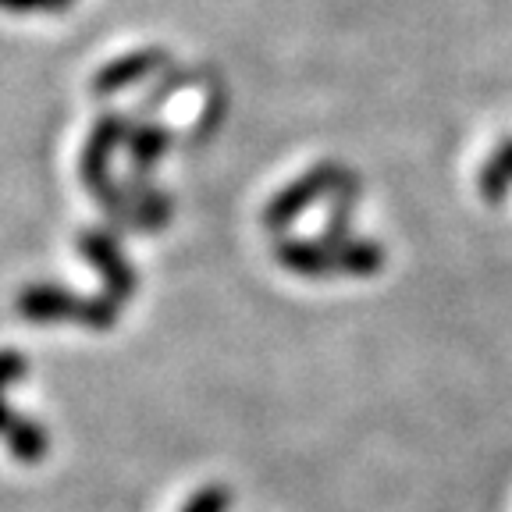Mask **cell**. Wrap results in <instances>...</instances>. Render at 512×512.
I'll use <instances>...</instances> for the list:
<instances>
[{
	"mask_svg": "<svg viewBox=\"0 0 512 512\" xmlns=\"http://www.w3.org/2000/svg\"><path fill=\"white\" fill-rule=\"evenodd\" d=\"M22 313L29 320H82L93 328H107L118 320V303L114 299H79L68 288L54 285H36L29 292H22L18 299Z\"/></svg>",
	"mask_w": 512,
	"mask_h": 512,
	"instance_id": "6da1fadb",
	"label": "cell"
},
{
	"mask_svg": "<svg viewBox=\"0 0 512 512\" xmlns=\"http://www.w3.org/2000/svg\"><path fill=\"white\" fill-rule=\"evenodd\" d=\"M132 128H136V118L118 111V107H114V111H104L93 121L89 139H86V146H82V157H79V178L93 196L111 185V157L118 146L128 143Z\"/></svg>",
	"mask_w": 512,
	"mask_h": 512,
	"instance_id": "7a4b0ae2",
	"label": "cell"
},
{
	"mask_svg": "<svg viewBox=\"0 0 512 512\" xmlns=\"http://www.w3.org/2000/svg\"><path fill=\"white\" fill-rule=\"evenodd\" d=\"M342 178H345V168H335V164H317V168H310L306 175H299L292 185H285V189L267 203L264 224L271 228V232L288 228V224L296 221L306 207H313L320 196L335 192L338 185H342Z\"/></svg>",
	"mask_w": 512,
	"mask_h": 512,
	"instance_id": "3957f363",
	"label": "cell"
},
{
	"mask_svg": "<svg viewBox=\"0 0 512 512\" xmlns=\"http://www.w3.org/2000/svg\"><path fill=\"white\" fill-rule=\"evenodd\" d=\"M171 54L164 47H143V50H132V54L125 57H114V61H107L100 72L93 75V96L96 100H107V96H118L125 93V89L139 86V82L153 79V75H160L164 68H171Z\"/></svg>",
	"mask_w": 512,
	"mask_h": 512,
	"instance_id": "277c9868",
	"label": "cell"
},
{
	"mask_svg": "<svg viewBox=\"0 0 512 512\" xmlns=\"http://www.w3.org/2000/svg\"><path fill=\"white\" fill-rule=\"evenodd\" d=\"M79 249L89 264L100 271V278H104L107 299L121 303V299H128L132 292H136V274H132V267L125 264L118 239H114L111 232H82Z\"/></svg>",
	"mask_w": 512,
	"mask_h": 512,
	"instance_id": "5b68a950",
	"label": "cell"
},
{
	"mask_svg": "<svg viewBox=\"0 0 512 512\" xmlns=\"http://www.w3.org/2000/svg\"><path fill=\"white\" fill-rule=\"evenodd\" d=\"M175 146V132L168 125H160V121H139L132 128V136H128L125 150H128V178H150L153 164H157L164 153Z\"/></svg>",
	"mask_w": 512,
	"mask_h": 512,
	"instance_id": "8992f818",
	"label": "cell"
},
{
	"mask_svg": "<svg viewBox=\"0 0 512 512\" xmlns=\"http://www.w3.org/2000/svg\"><path fill=\"white\" fill-rule=\"evenodd\" d=\"M203 79H214V72H210V68H185V64H171V68H164L160 79L153 82V86L146 89L143 100H139L136 118L146 121L150 114H157L160 107H168L171 96L185 93V89H192V86H200Z\"/></svg>",
	"mask_w": 512,
	"mask_h": 512,
	"instance_id": "52a82bcc",
	"label": "cell"
},
{
	"mask_svg": "<svg viewBox=\"0 0 512 512\" xmlns=\"http://www.w3.org/2000/svg\"><path fill=\"white\" fill-rule=\"evenodd\" d=\"M278 260L288 271L306 274V278H320V274L338 271L335 253H328L320 242H285V246H278Z\"/></svg>",
	"mask_w": 512,
	"mask_h": 512,
	"instance_id": "ba28073f",
	"label": "cell"
},
{
	"mask_svg": "<svg viewBox=\"0 0 512 512\" xmlns=\"http://www.w3.org/2000/svg\"><path fill=\"white\" fill-rule=\"evenodd\" d=\"M224 114H228V93H224L221 82H214L207 93V104H203L200 118H196V125H192V132H189V146H200V143H207L210 136H217Z\"/></svg>",
	"mask_w": 512,
	"mask_h": 512,
	"instance_id": "9c48e42d",
	"label": "cell"
},
{
	"mask_svg": "<svg viewBox=\"0 0 512 512\" xmlns=\"http://www.w3.org/2000/svg\"><path fill=\"white\" fill-rule=\"evenodd\" d=\"M72 0H0V11H64Z\"/></svg>",
	"mask_w": 512,
	"mask_h": 512,
	"instance_id": "30bf717a",
	"label": "cell"
},
{
	"mask_svg": "<svg viewBox=\"0 0 512 512\" xmlns=\"http://www.w3.org/2000/svg\"><path fill=\"white\" fill-rule=\"evenodd\" d=\"M18 374H22V360H18L15 352H4V356H0V388L8 381H15Z\"/></svg>",
	"mask_w": 512,
	"mask_h": 512,
	"instance_id": "8fae6325",
	"label": "cell"
},
{
	"mask_svg": "<svg viewBox=\"0 0 512 512\" xmlns=\"http://www.w3.org/2000/svg\"><path fill=\"white\" fill-rule=\"evenodd\" d=\"M221 505H224L221 491H203V495L189 505V512H221Z\"/></svg>",
	"mask_w": 512,
	"mask_h": 512,
	"instance_id": "7c38bea8",
	"label": "cell"
}]
</instances>
